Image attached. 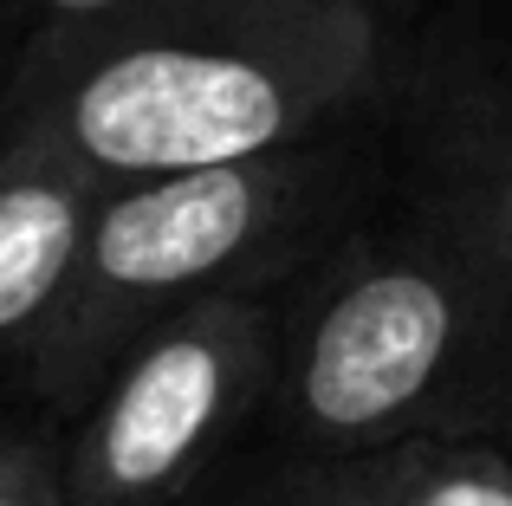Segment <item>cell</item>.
<instances>
[{"label":"cell","instance_id":"1","mask_svg":"<svg viewBox=\"0 0 512 506\" xmlns=\"http://www.w3.org/2000/svg\"><path fill=\"white\" fill-rule=\"evenodd\" d=\"M383 65L370 0H130L33 39L0 137L111 182L338 137Z\"/></svg>","mask_w":512,"mask_h":506},{"label":"cell","instance_id":"2","mask_svg":"<svg viewBox=\"0 0 512 506\" xmlns=\"http://www.w3.org/2000/svg\"><path fill=\"white\" fill-rule=\"evenodd\" d=\"M273 409L305 455L500 442L512 429V279L415 208L344 228L279 318Z\"/></svg>","mask_w":512,"mask_h":506},{"label":"cell","instance_id":"3","mask_svg":"<svg viewBox=\"0 0 512 506\" xmlns=\"http://www.w3.org/2000/svg\"><path fill=\"white\" fill-rule=\"evenodd\" d=\"M363 169L338 137L253 163L111 182L26 383L52 409H91L117 357L175 312L266 299L350 228Z\"/></svg>","mask_w":512,"mask_h":506},{"label":"cell","instance_id":"4","mask_svg":"<svg viewBox=\"0 0 512 506\" xmlns=\"http://www.w3.org/2000/svg\"><path fill=\"white\" fill-rule=\"evenodd\" d=\"M279 318L266 299H214L143 331L65 455L72 506H175L227 435L273 396Z\"/></svg>","mask_w":512,"mask_h":506},{"label":"cell","instance_id":"5","mask_svg":"<svg viewBox=\"0 0 512 506\" xmlns=\"http://www.w3.org/2000/svg\"><path fill=\"white\" fill-rule=\"evenodd\" d=\"M104 202L91 169L0 137V364H33Z\"/></svg>","mask_w":512,"mask_h":506},{"label":"cell","instance_id":"6","mask_svg":"<svg viewBox=\"0 0 512 506\" xmlns=\"http://www.w3.org/2000/svg\"><path fill=\"white\" fill-rule=\"evenodd\" d=\"M512 279V72L454 78L409 143V202Z\"/></svg>","mask_w":512,"mask_h":506},{"label":"cell","instance_id":"7","mask_svg":"<svg viewBox=\"0 0 512 506\" xmlns=\"http://www.w3.org/2000/svg\"><path fill=\"white\" fill-rule=\"evenodd\" d=\"M428 448L435 442L376 448V455H305V468L260 506H409Z\"/></svg>","mask_w":512,"mask_h":506},{"label":"cell","instance_id":"8","mask_svg":"<svg viewBox=\"0 0 512 506\" xmlns=\"http://www.w3.org/2000/svg\"><path fill=\"white\" fill-rule=\"evenodd\" d=\"M409 506H512V461L500 442H435Z\"/></svg>","mask_w":512,"mask_h":506},{"label":"cell","instance_id":"9","mask_svg":"<svg viewBox=\"0 0 512 506\" xmlns=\"http://www.w3.org/2000/svg\"><path fill=\"white\" fill-rule=\"evenodd\" d=\"M0 506H72L65 468H52L39 442H0Z\"/></svg>","mask_w":512,"mask_h":506},{"label":"cell","instance_id":"10","mask_svg":"<svg viewBox=\"0 0 512 506\" xmlns=\"http://www.w3.org/2000/svg\"><path fill=\"white\" fill-rule=\"evenodd\" d=\"M26 7L46 13V26H65V20H98V13H117L130 0H26Z\"/></svg>","mask_w":512,"mask_h":506}]
</instances>
